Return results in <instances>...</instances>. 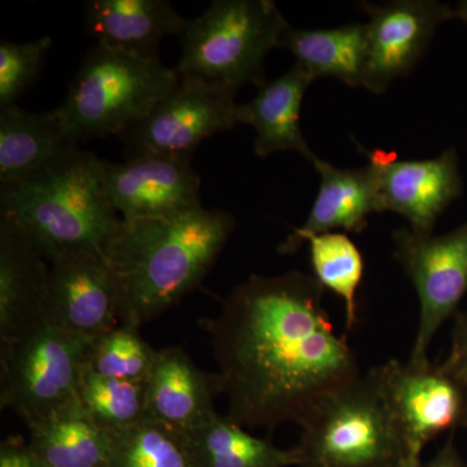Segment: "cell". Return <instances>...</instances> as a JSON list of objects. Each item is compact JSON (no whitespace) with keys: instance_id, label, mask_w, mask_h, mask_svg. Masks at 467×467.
Instances as JSON below:
<instances>
[{"instance_id":"31","label":"cell","mask_w":467,"mask_h":467,"mask_svg":"<svg viewBox=\"0 0 467 467\" xmlns=\"http://www.w3.org/2000/svg\"><path fill=\"white\" fill-rule=\"evenodd\" d=\"M420 467H466L461 459L459 451L454 447V432H451L447 444L436 453L434 459L426 463H420Z\"/></svg>"},{"instance_id":"5","label":"cell","mask_w":467,"mask_h":467,"mask_svg":"<svg viewBox=\"0 0 467 467\" xmlns=\"http://www.w3.org/2000/svg\"><path fill=\"white\" fill-rule=\"evenodd\" d=\"M288 21L272 0H214L180 34V78H193L236 94L265 84L264 64L281 47Z\"/></svg>"},{"instance_id":"20","label":"cell","mask_w":467,"mask_h":467,"mask_svg":"<svg viewBox=\"0 0 467 467\" xmlns=\"http://www.w3.org/2000/svg\"><path fill=\"white\" fill-rule=\"evenodd\" d=\"M26 427L27 447L43 467H109L110 432L88 417L77 395Z\"/></svg>"},{"instance_id":"23","label":"cell","mask_w":467,"mask_h":467,"mask_svg":"<svg viewBox=\"0 0 467 467\" xmlns=\"http://www.w3.org/2000/svg\"><path fill=\"white\" fill-rule=\"evenodd\" d=\"M192 467L299 466L296 450H281L256 438L229 416L218 414L201 429L183 436Z\"/></svg>"},{"instance_id":"3","label":"cell","mask_w":467,"mask_h":467,"mask_svg":"<svg viewBox=\"0 0 467 467\" xmlns=\"http://www.w3.org/2000/svg\"><path fill=\"white\" fill-rule=\"evenodd\" d=\"M0 221L45 259L76 251L106 254L121 217L104 186V160L76 149L16 182L0 186Z\"/></svg>"},{"instance_id":"12","label":"cell","mask_w":467,"mask_h":467,"mask_svg":"<svg viewBox=\"0 0 467 467\" xmlns=\"http://www.w3.org/2000/svg\"><path fill=\"white\" fill-rule=\"evenodd\" d=\"M376 175L380 213L407 218L411 232L430 235L451 202L462 195L463 182L456 149L430 160H398L382 150H368Z\"/></svg>"},{"instance_id":"13","label":"cell","mask_w":467,"mask_h":467,"mask_svg":"<svg viewBox=\"0 0 467 467\" xmlns=\"http://www.w3.org/2000/svg\"><path fill=\"white\" fill-rule=\"evenodd\" d=\"M48 319L67 333L94 340L119 325V290L106 254L76 251L50 263Z\"/></svg>"},{"instance_id":"19","label":"cell","mask_w":467,"mask_h":467,"mask_svg":"<svg viewBox=\"0 0 467 467\" xmlns=\"http://www.w3.org/2000/svg\"><path fill=\"white\" fill-rule=\"evenodd\" d=\"M187 20L167 0H90L85 3V29L98 45L159 57L160 42L180 36Z\"/></svg>"},{"instance_id":"32","label":"cell","mask_w":467,"mask_h":467,"mask_svg":"<svg viewBox=\"0 0 467 467\" xmlns=\"http://www.w3.org/2000/svg\"><path fill=\"white\" fill-rule=\"evenodd\" d=\"M456 18L465 21L467 23V0L460 2L456 8Z\"/></svg>"},{"instance_id":"28","label":"cell","mask_w":467,"mask_h":467,"mask_svg":"<svg viewBox=\"0 0 467 467\" xmlns=\"http://www.w3.org/2000/svg\"><path fill=\"white\" fill-rule=\"evenodd\" d=\"M51 47L48 36L27 43L0 42V109L16 106L24 92L38 78Z\"/></svg>"},{"instance_id":"21","label":"cell","mask_w":467,"mask_h":467,"mask_svg":"<svg viewBox=\"0 0 467 467\" xmlns=\"http://www.w3.org/2000/svg\"><path fill=\"white\" fill-rule=\"evenodd\" d=\"M76 147L57 109L32 112L17 104L0 109V186L23 180Z\"/></svg>"},{"instance_id":"8","label":"cell","mask_w":467,"mask_h":467,"mask_svg":"<svg viewBox=\"0 0 467 467\" xmlns=\"http://www.w3.org/2000/svg\"><path fill=\"white\" fill-rule=\"evenodd\" d=\"M392 241L393 256L414 285L420 300V325L408 362L427 367L430 343L467 294V221L441 236L396 230Z\"/></svg>"},{"instance_id":"18","label":"cell","mask_w":467,"mask_h":467,"mask_svg":"<svg viewBox=\"0 0 467 467\" xmlns=\"http://www.w3.org/2000/svg\"><path fill=\"white\" fill-rule=\"evenodd\" d=\"M315 77L295 63L290 70L265 82L250 103L239 104V121L254 129V153L266 158L276 152L294 150L308 161L316 158L300 126L301 104Z\"/></svg>"},{"instance_id":"14","label":"cell","mask_w":467,"mask_h":467,"mask_svg":"<svg viewBox=\"0 0 467 467\" xmlns=\"http://www.w3.org/2000/svg\"><path fill=\"white\" fill-rule=\"evenodd\" d=\"M104 186L121 220L171 216L201 207V175L192 160L160 155L104 160Z\"/></svg>"},{"instance_id":"7","label":"cell","mask_w":467,"mask_h":467,"mask_svg":"<svg viewBox=\"0 0 467 467\" xmlns=\"http://www.w3.org/2000/svg\"><path fill=\"white\" fill-rule=\"evenodd\" d=\"M92 340L67 333L50 319L0 348V407L26 425L77 395Z\"/></svg>"},{"instance_id":"30","label":"cell","mask_w":467,"mask_h":467,"mask_svg":"<svg viewBox=\"0 0 467 467\" xmlns=\"http://www.w3.org/2000/svg\"><path fill=\"white\" fill-rule=\"evenodd\" d=\"M0 467H43L27 442L21 438H9L0 447Z\"/></svg>"},{"instance_id":"25","label":"cell","mask_w":467,"mask_h":467,"mask_svg":"<svg viewBox=\"0 0 467 467\" xmlns=\"http://www.w3.org/2000/svg\"><path fill=\"white\" fill-rule=\"evenodd\" d=\"M310 261L316 279L344 301L346 330L358 322V290L364 260L358 245L343 233H326L309 239Z\"/></svg>"},{"instance_id":"17","label":"cell","mask_w":467,"mask_h":467,"mask_svg":"<svg viewBox=\"0 0 467 467\" xmlns=\"http://www.w3.org/2000/svg\"><path fill=\"white\" fill-rule=\"evenodd\" d=\"M312 164L321 177L317 199L304 225L296 227L279 244V254H295L313 236L333 230L364 232L368 216L380 213L376 175L370 165L339 169L317 156Z\"/></svg>"},{"instance_id":"22","label":"cell","mask_w":467,"mask_h":467,"mask_svg":"<svg viewBox=\"0 0 467 467\" xmlns=\"http://www.w3.org/2000/svg\"><path fill=\"white\" fill-rule=\"evenodd\" d=\"M281 48L291 52L296 63L321 77L337 79L350 88H364L368 67L367 24H350L334 29H295L288 26Z\"/></svg>"},{"instance_id":"4","label":"cell","mask_w":467,"mask_h":467,"mask_svg":"<svg viewBox=\"0 0 467 467\" xmlns=\"http://www.w3.org/2000/svg\"><path fill=\"white\" fill-rule=\"evenodd\" d=\"M180 81L174 67L107 46L88 50L57 110L77 144L140 124Z\"/></svg>"},{"instance_id":"27","label":"cell","mask_w":467,"mask_h":467,"mask_svg":"<svg viewBox=\"0 0 467 467\" xmlns=\"http://www.w3.org/2000/svg\"><path fill=\"white\" fill-rule=\"evenodd\" d=\"M156 353L140 337V328L119 324L92 340L88 368L94 373L129 382L146 383Z\"/></svg>"},{"instance_id":"29","label":"cell","mask_w":467,"mask_h":467,"mask_svg":"<svg viewBox=\"0 0 467 467\" xmlns=\"http://www.w3.org/2000/svg\"><path fill=\"white\" fill-rule=\"evenodd\" d=\"M439 368L451 379L467 387V310L456 316L450 355Z\"/></svg>"},{"instance_id":"10","label":"cell","mask_w":467,"mask_h":467,"mask_svg":"<svg viewBox=\"0 0 467 467\" xmlns=\"http://www.w3.org/2000/svg\"><path fill=\"white\" fill-rule=\"evenodd\" d=\"M407 447L420 461L423 448L442 432L467 427V387L439 367L389 359L373 368Z\"/></svg>"},{"instance_id":"9","label":"cell","mask_w":467,"mask_h":467,"mask_svg":"<svg viewBox=\"0 0 467 467\" xmlns=\"http://www.w3.org/2000/svg\"><path fill=\"white\" fill-rule=\"evenodd\" d=\"M235 94L193 78H180L143 121L119 135L126 158L160 155L192 160L205 140L239 121Z\"/></svg>"},{"instance_id":"24","label":"cell","mask_w":467,"mask_h":467,"mask_svg":"<svg viewBox=\"0 0 467 467\" xmlns=\"http://www.w3.org/2000/svg\"><path fill=\"white\" fill-rule=\"evenodd\" d=\"M146 383L99 376L86 365L77 387V398L100 429L121 431L147 420Z\"/></svg>"},{"instance_id":"2","label":"cell","mask_w":467,"mask_h":467,"mask_svg":"<svg viewBox=\"0 0 467 467\" xmlns=\"http://www.w3.org/2000/svg\"><path fill=\"white\" fill-rule=\"evenodd\" d=\"M229 212L201 207L121 220L106 257L119 290V324L140 326L201 285L235 230Z\"/></svg>"},{"instance_id":"15","label":"cell","mask_w":467,"mask_h":467,"mask_svg":"<svg viewBox=\"0 0 467 467\" xmlns=\"http://www.w3.org/2000/svg\"><path fill=\"white\" fill-rule=\"evenodd\" d=\"M47 263L32 243L0 221V348L47 321Z\"/></svg>"},{"instance_id":"16","label":"cell","mask_w":467,"mask_h":467,"mask_svg":"<svg viewBox=\"0 0 467 467\" xmlns=\"http://www.w3.org/2000/svg\"><path fill=\"white\" fill-rule=\"evenodd\" d=\"M146 386L147 420L181 438L218 416L213 401L220 393L216 373L201 370L181 347L158 350Z\"/></svg>"},{"instance_id":"26","label":"cell","mask_w":467,"mask_h":467,"mask_svg":"<svg viewBox=\"0 0 467 467\" xmlns=\"http://www.w3.org/2000/svg\"><path fill=\"white\" fill-rule=\"evenodd\" d=\"M109 467H192L183 439L150 420L110 432Z\"/></svg>"},{"instance_id":"11","label":"cell","mask_w":467,"mask_h":467,"mask_svg":"<svg viewBox=\"0 0 467 467\" xmlns=\"http://www.w3.org/2000/svg\"><path fill=\"white\" fill-rule=\"evenodd\" d=\"M370 15L365 88L383 94L408 76L423 57L441 24L456 18V9L436 0H396L359 5Z\"/></svg>"},{"instance_id":"6","label":"cell","mask_w":467,"mask_h":467,"mask_svg":"<svg viewBox=\"0 0 467 467\" xmlns=\"http://www.w3.org/2000/svg\"><path fill=\"white\" fill-rule=\"evenodd\" d=\"M300 426V467H391L408 457L373 370L325 396Z\"/></svg>"},{"instance_id":"1","label":"cell","mask_w":467,"mask_h":467,"mask_svg":"<svg viewBox=\"0 0 467 467\" xmlns=\"http://www.w3.org/2000/svg\"><path fill=\"white\" fill-rule=\"evenodd\" d=\"M326 288L301 272L251 275L214 318L202 319L218 365L217 386L239 425H301L325 396L361 376L335 334Z\"/></svg>"},{"instance_id":"33","label":"cell","mask_w":467,"mask_h":467,"mask_svg":"<svg viewBox=\"0 0 467 467\" xmlns=\"http://www.w3.org/2000/svg\"><path fill=\"white\" fill-rule=\"evenodd\" d=\"M420 463H422L420 461L408 459L407 457V459L401 460L400 462L395 463L391 467H420Z\"/></svg>"}]
</instances>
